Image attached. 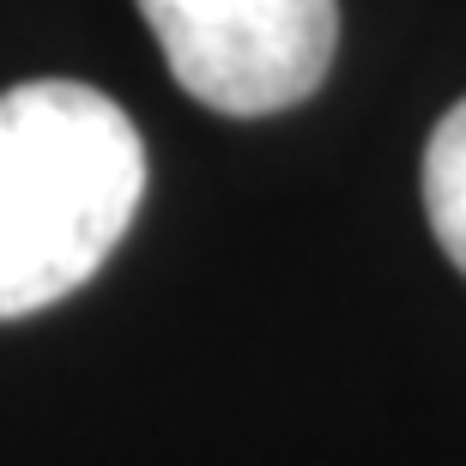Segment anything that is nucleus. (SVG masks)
Wrapping results in <instances>:
<instances>
[{
	"mask_svg": "<svg viewBox=\"0 0 466 466\" xmlns=\"http://www.w3.org/2000/svg\"><path fill=\"white\" fill-rule=\"evenodd\" d=\"M146 194V146L116 97L31 79L0 97V321L79 291Z\"/></svg>",
	"mask_w": 466,
	"mask_h": 466,
	"instance_id": "nucleus-1",
	"label": "nucleus"
},
{
	"mask_svg": "<svg viewBox=\"0 0 466 466\" xmlns=\"http://www.w3.org/2000/svg\"><path fill=\"white\" fill-rule=\"evenodd\" d=\"M176 86L218 116H273L321 91L339 43L333 0H139Z\"/></svg>",
	"mask_w": 466,
	"mask_h": 466,
	"instance_id": "nucleus-2",
	"label": "nucleus"
},
{
	"mask_svg": "<svg viewBox=\"0 0 466 466\" xmlns=\"http://www.w3.org/2000/svg\"><path fill=\"white\" fill-rule=\"evenodd\" d=\"M424 207L442 255L466 273V97L436 121L431 146H424Z\"/></svg>",
	"mask_w": 466,
	"mask_h": 466,
	"instance_id": "nucleus-3",
	"label": "nucleus"
}]
</instances>
